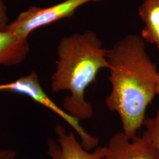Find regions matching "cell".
I'll use <instances>...</instances> for the list:
<instances>
[{
  "label": "cell",
  "instance_id": "1",
  "mask_svg": "<svg viewBox=\"0 0 159 159\" xmlns=\"http://www.w3.org/2000/svg\"><path fill=\"white\" fill-rule=\"evenodd\" d=\"M107 58L112 89L105 103L109 110L118 114L125 136L134 139L157 95L159 71L147 52L144 40L137 34L117 41L108 49Z\"/></svg>",
  "mask_w": 159,
  "mask_h": 159
},
{
  "label": "cell",
  "instance_id": "2",
  "mask_svg": "<svg viewBox=\"0 0 159 159\" xmlns=\"http://www.w3.org/2000/svg\"><path fill=\"white\" fill-rule=\"evenodd\" d=\"M107 52L96 33L90 30L63 38L58 43V60L51 77L52 90L70 93L63 99V109L77 120L90 119L94 114L85 93L99 71L108 68Z\"/></svg>",
  "mask_w": 159,
  "mask_h": 159
},
{
  "label": "cell",
  "instance_id": "3",
  "mask_svg": "<svg viewBox=\"0 0 159 159\" xmlns=\"http://www.w3.org/2000/svg\"><path fill=\"white\" fill-rule=\"evenodd\" d=\"M0 91H7L16 94L25 95L54 112L70 125L76 132L80 139L81 144L85 150L90 151L98 147L99 139L87 133L80 124V121L67 114L63 108L57 105L47 95L41 86L39 76L35 71H32L25 76L19 77L13 82L0 84Z\"/></svg>",
  "mask_w": 159,
  "mask_h": 159
},
{
  "label": "cell",
  "instance_id": "4",
  "mask_svg": "<svg viewBox=\"0 0 159 159\" xmlns=\"http://www.w3.org/2000/svg\"><path fill=\"white\" fill-rule=\"evenodd\" d=\"M101 1L102 0H65L50 7L31 6L11 21L6 30L21 38L28 39L29 35L35 30L71 17L80 7L85 4Z\"/></svg>",
  "mask_w": 159,
  "mask_h": 159
},
{
  "label": "cell",
  "instance_id": "5",
  "mask_svg": "<svg viewBox=\"0 0 159 159\" xmlns=\"http://www.w3.org/2000/svg\"><path fill=\"white\" fill-rule=\"evenodd\" d=\"M56 138L47 140V153L51 159H102L106 153V146L97 147L93 152L85 150L72 132H67L64 127L57 124L55 128Z\"/></svg>",
  "mask_w": 159,
  "mask_h": 159
},
{
  "label": "cell",
  "instance_id": "6",
  "mask_svg": "<svg viewBox=\"0 0 159 159\" xmlns=\"http://www.w3.org/2000/svg\"><path fill=\"white\" fill-rule=\"evenodd\" d=\"M102 159H159L156 149L143 134L128 139L122 132L109 139Z\"/></svg>",
  "mask_w": 159,
  "mask_h": 159
},
{
  "label": "cell",
  "instance_id": "7",
  "mask_svg": "<svg viewBox=\"0 0 159 159\" xmlns=\"http://www.w3.org/2000/svg\"><path fill=\"white\" fill-rule=\"evenodd\" d=\"M29 52L28 39L8 30H0V66L20 64L26 59Z\"/></svg>",
  "mask_w": 159,
  "mask_h": 159
},
{
  "label": "cell",
  "instance_id": "8",
  "mask_svg": "<svg viewBox=\"0 0 159 159\" xmlns=\"http://www.w3.org/2000/svg\"><path fill=\"white\" fill-rule=\"evenodd\" d=\"M139 14L144 23L141 36L159 49V0H143Z\"/></svg>",
  "mask_w": 159,
  "mask_h": 159
},
{
  "label": "cell",
  "instance_id": "9",
  "mask_svg": "<svg viewBox=\"0 0 159 159\" xmlns=\"http://www.w3.org/2000/svg\"><path fill=\"white\" fill-rule=\"evenodd\" d=\"M144 126L146 129L143 134L156 149L159 156V106L153 117H146Z\"/></svg>",
  "mask_w": 159,
  "mask_h": 159
},
{
  "label": "cell",
  "instance_id": "10",
  "mask_svg": "<svg viewBox=\"0 0 159 159\" xmlns=\"http://www.w3.org/2000/svg\"><path fill=\"white\" fill-rule=\"evenodd\" d=\"M9 23L7 7L4 0H0V30H6Z\"/></svg>",
  "mask_w": 159,
  "mask_h": 159
},
{
  "label": "cell",
  "instance_id": "11",
  "mask_svg": "<svg viewBox=\"0 0 159 159\" xmlns=\"http://www.w3.org/2000/svg\"><path fill=\"white\" fill-rule=\"evenodd\" d=\"M16 152L11 149L0 148V159H16Z\"/></svg>",
  "mask_w": 159,
  "mask_h": 159
},
{
  "label": "cell",
  "instance_id": "12",
  "mask_svg": "<svg viewBox=\"0 0 159 159\" xmlns=\"http://www.w3.org/2000/svg\"><path fill=\"white\" fill-rule=\"evenodd\" d=\"M156 93H157V95H158L159 96V72H158V85H157Z\"/></svg>",
  "mask_w": 159,
  "mask_h": 159
}]
</instances>
